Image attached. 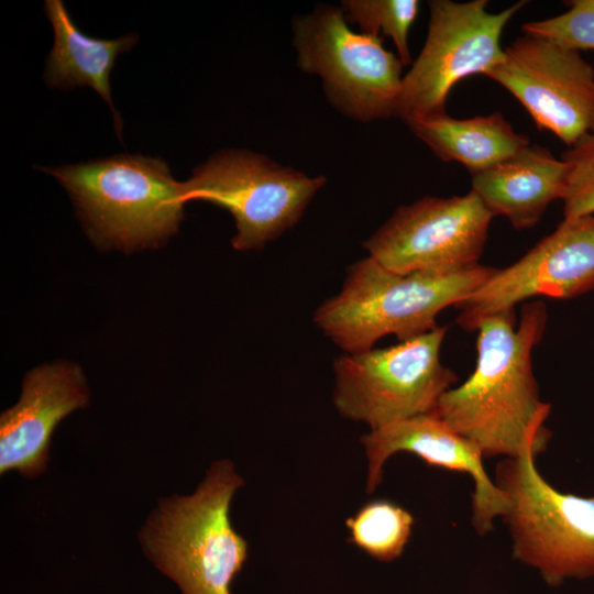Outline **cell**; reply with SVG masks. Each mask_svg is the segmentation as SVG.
<instances>
[{"label": "cell", "mask_w": 594, "mask_h": 594, "mask_svg": "<svg viewBox=\"0 0 594 594\" xmlns=\"http://www.w3.org/2000/svg\"><path fill=\"white\" fill-rule=\"evenodd\" d=\"M547 307L525 304L482 319L475 331L476 364L465 382L448 389L435 413L472 441L484 458H514L529 443L547 446L551 405L540 399L531 352L543 337Z\"/></svg>", "instance_id": "obj_1"}, {"label": "cell", "mask_w": 594, "mask_h": 594, "mask_svg": "<svg viewBox=\"0 0 594 594\" xmlns=\"http://www.w3.org/2000/svg\"><path fill=\"white\" fill-rule=\"evenodd\" d=\"M493 271L479 264L451 274H399L367 256L350 267L340 293L315 311L314 321L346 353L367 351L388 334L410 340L436 329L439 312L466 299Z\"/></svg>", "instance_id": "obj_2"}, {"label": "cell", "mask_w": 594, "mask_h": 594, "mask_svg": "<svg viewBox=\"0 0 594 594\" xmlns=\"http://www.w3.org/2000/svg\"><path fill=\"white\" fill-rule=\"evenodd\" d=\"M242 485L231 461H217L191 495L160 501L141 528L144 554L183 594H230L248 557L229 515Z\"/></svg>", "instance_id": "obj_3"}, {"label": "cell", "mask_w": 594, "mask_h": 594, "mask_svg": "<svg viewBox=\"0 0 594 594\" xmlns=\"http://www.w3.org/2000/svg\"><path fill=\"white\" fill-rule=\"evenodd\" d=\"M41 169L65 187L99 246L154 248L178 231L186 204L183 183L161 158L122 154Z\"/></svg>", "instance_id": "obj_4"}, {"label": "cell", "mask_w": 594, "mask_h": 594, "mask_svg": "<svg viewBox=\"0 0 594 594\" xmlns=\"http://www.w3.org/2000/svg\"><path fill=\"white\" fill-rule=\"evenodd\" d=\"M546 448L531 442L518 455L502 459L494 482L507 501L503 518L513 557L559 586L594 578V495L564 493L547 482L536 465Z\"/></svg>", "instance_id": "obj_5"}, {"label": "cell", "mask_w": 594, "mask_h": 594, "mask_svg": "<svg viewBox=\"0 0 594 594\" xmlns=\"http://www.w3.org/2000/svg\"><path fill=\"white\" fill-rule=\"evenodd\" d=\"M447 326L387 348L346 353L333 362V403L344 418L371 429L435 411L458 376L440 360Z\"/></svg>", "instance_id": "obj_6"}, {"label": "cell", "mask_w": 594, "mask_h": 594, "mask_svg": "<svg viewBox=\"0 0 594 594\" xmlns=\"http://www.w3.org/2000/svg\"><path fill=\"white\" fill-rule=\"evenodd\" d=\"M294 33L300 68L322 79L341 112L360 121L398 117L404 65L381 37L352 31L343 11L329 6L299 18Z\"/></svg>", "instance_id": "obj_7"}, {"label": "cell", "mask_w": 594, "mask_h": 594, "mask_svg": "<svg viewBox=\"0 0 594 594\" xmlns=\"http://www.w3.org/2000/svg\"><path fill=\"white\" fill-rule=\"evenodd\" d=\"M322 176L310 177L264 155L222 151L198 166L183 183L185 202L200 200L228 210L235 220L232 246L257 250L295 226Z\"/></svg>", "instance_id": "obj_8"}, {"label": "cell", "mask_w": 594, "mask_h": 594, "mask_svg": "<svg viewBox=\"0 0 594 594\" xmlns=\"http://www.w3.org/2000/svg\"><path fill=\"white\" fill-rule=\"evenodd\" d=\"M527 3L487 10L486 0H432L425 45L403 77L398 117L405 122L446 113L447 98L461 79L486 75L504 59L506 24Z\"/></svg>", "instance_id": "obj_9"}, {"label": "cell", "mask_w": 594, "mask_h": 594, "mask_svg": "<svg viewBox=\"0 0 594 594\" xmlns=\"http://www.w3.org/2000/svg\"><path fill=\"white\" fill-rule=\"evenodd\" d=\"M494 216L472 189L399 207L363 245L399 274H451L479 265Z\"/></svg>", "instance_id": "obj_10"}, {"label": "cell", "mask_w": 594, "mask_h": 594, "mask_svg": "<svg viewBox=\"0 0 594 594\" xmlns=\"http://www.w3.org/2000/svg\"><path fill=\"white\" fill-rule=\"evenodd\" d=\"M485 76L514 95L538 129L569 147L594 128V68L579 51L524 33Z\"/></svg>", "instance_id": "obj_11"}, {"label": "cell", "mask_w": 594, "mask_h": 594, "mask_svg": "<svg viewBox=\"0 0 594 594\" xmlns=\"http://www.w3.org/2000/svg\"><path fill=\"white\" fill-rule=\"evenodd\" d=\"M594 290V215L564 218L512 265L496 270L457 305L458 323L475 331L490 316L536 296L566 299Z\"/></svg>", "instance_id": "obj_12"}, {"label": "cell", "mask_w": 594, "mask_h": 594, "mask_svg": "<svg viewBox=\"0 0 594 594\" xmlns=\"http://www.w3.org/2000/svg\"><path fill=\"white\" fill-rule=\"evenodd\" d=\"M367 458L366 492L382 482L385 462L397 452H409L430 466L469 474L474 483L472 526L480 536L494 529L507 510V501L488 476L476 444L447 425L435 411L392 422L361 438Z\"/></svg>", "instance_id": "obj_13"}, {"label": "cell", "mask_w": 594, "mask_h": 594, "mask_svg": "<svg viewBox=\"0 0 594 594\" xmlns=\"http://www.w3.org/2000/svg\"><path fill=\"white\" fill-rule=\"evenodd\" d=\"M88 403L89 391L78 365L56 361L29 372L20 399L0 417V473L18 471L29 479L44 473L55 428Z\"/></svg>", "instance_id": "obj_14"}, {"label": "cell", "mask_w": 594, "mask_h": 594, "mask_svg": "<svg viewBox=\"0 0 594 594\" xmlns=\"http://www.w3.org/2000/svg\"><path fill=\"white\" fill-rule=\"evenodd\" d=\"M569 165L549 150L529 144L503 162L472 175V190L495 216L515 229L532 228L549 205L561 199Z\"/></svg>", "instance_id": "obj_15"}, {"label": "cell", "mask_w": 594, "mask_h": 594, "mask_svg": "<svg viewBox=\"0 0 594 594\" xmlns=\"http://www.w3.org/2000/svg\"><path fill=\"white\" fill-rule=\"evenodd\" d=\"M45 13L54 30V45L46 62L45 80L56 88L89 86L110 106L119 136L122 120L111 97L110 74L117 57L138 43V35L103 40L84 34L61 0H47Z\"/></svg>", "instance_id": "obj_16"}, {"label": "cell", "mask_w": 594, "mask_h": 594, "mask_svg": "<svg viewBox=\"0 0 594 594\" xmlns=\"http://www.w3.org/2000/svg\"><path fill=\"white\" fill-rule=\"evenodd\" d=\"M439 158L457 162L471 175L513 156L530 144L501 112L468 119L443 114L405 122Z\"/></svg>", "instance_id": "obj_17"}, {"label": "cell", "mask_w": 594, "mask_h": 594, "mask_svg": "<svg viewBox=\"0 0 594 594\" xmlns=\"http://www.w3.org/2000/svg\"><path fill=\"white\" fill-rule=\"evenodd\" d=\"M413 515L387 499H376L362 506L345 520L349 542L372 558L392 562L399 558L413 532Z\"/></svg>", "instance_id": "obj_18"}, {"label": "cell", "mask_w": 594, "mask_h": 594, "mask_svg": "<svg viewBox=\"0 0 594 594\" xmlns=\"http://www.w3.org/2000/svg\"><path fill=\"white\" fill-rule=\"evenodd\" d=\"M342 11L348 21L356 23L362 33L391 37L404 66L411 63L408 33L418 11L417 0H344Z\"/></svg>", "instance_id": "obj_19"}, {"label": "cell", "mask_w": 594, "mask_h": 594, "mask_svg": "<svg viewBox=\"0 0 594 594\" xmlns=\"http://www.w3.org/2000/svg\"><path fill=\"white\" fill-rule=\"evenodd\" d=\"M569 165L563 201L564 218L594 215V128L561 155Z\"/></svg>", "instance_id": "obj_20"}, {"label": "cell", "mask_w": 594, "mask_h": 594, "mask_svg": "<svg viewBox=\"0 0 594 594\" xmlns=\"http://www.w3.org/2000/svg\"><path fill=\"white\" fill-rule=\"evenodd\" d=\"M569 9L550 19L522 25L524 33L556 41L579 51L594 50V0H571Z\"/></svg>", "instance_id": "obj_21"}]
</instances>
